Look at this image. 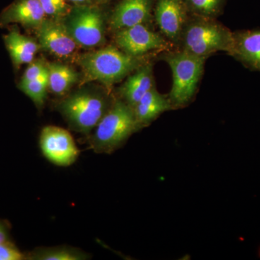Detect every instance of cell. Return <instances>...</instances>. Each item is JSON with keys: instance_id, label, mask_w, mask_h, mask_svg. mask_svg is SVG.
I'll return each instance as SVG.
<instances>
[{"instance_id": "1", "label": "cell", "mask_w": 260, "mask_h": 260, "mask_svg": "<svg viewBox=\"0 0 260 260\" xmlns=\"http://www.w3.org/2000/svg\"><path fill=\"white\" fill-rule=\"evenodd\" d=\"M76 59L83 71L84 82L98 81L107 88L141 65L140 57L129 55L113 46L80 54Z\"/></svg>"}, {"instance_id": "23", "label": "cell", "mask_w": 260, "mask_h": 260, "mask_svg": "<svg viewBox=\"0 0 260 260\" xmlns=\"http://www.w3.org/2000/svg\"><path fill=\"white\" fill-rule=\"evenodd\" d=\"M26 254L18 249L14 243L8 240L0 244V260H25Z\"/></svg>"}, {"instance_id": "24", "label": "cell", "mask_w": 260, "mask_h": 260, "mask_svg": "<svg viewBox=\"0 0 260 260\" xmlns=\"http://www.w3.org/2000/svg\"><path fill=\"white\" fill-rule=\"evenodd\" d=\"M10 240V227L4 220H0V244Z\"/></svg>"}, {"instance_id": "3", "label": "cell", "mask_w": 260, "mask_h": 260, "mask_svg": "<svg viewBox=\"0 0 260 260\" xmlns=\"http://www.w3.org/2000/svg\"><path fill=\"white\" fill-rule=\"evenodd\" d=\"M89 139V148L97 153L111 154L120 148L135 132L140 130L133 108L121 99L113 103Z\"/></svg>"}, {"instance_id": "17", "label": "cell", "mask_w": 260, "mask_h": 260, "mask_svg": "<svg viewBox=\"0 0 260 260\" xmlns=\"http://www.w3.org/2000/svg\"><path fill=\"white\" fill-rule=\"evenodd\" d=\"M49 90L58 96H63L78 83L79 75L71 67L62 63H47Z\"/></svg>"}, {"instance_id": "6", "label": "cell", "mask_w": 260, "mask_h": 260, "mask_svg": "<svg viewBox=\"0 0 260 260\" xmlns=\"http://www.w3.org/2000/svg\"><path fill=\"white\" fill-rule=\"evenodd\" d=\"M61 21L80 47L93 49L105 43V17L98 5H73Z\"/></svg>"}, {"instance_id": "5", "label": "cell", "mask_w": 260, "mask_h": 260, "mask_svg": "<svg viewBox=\"0 0 260 260\" xmlns=\"http://www.w3.org/2000/svg\"><path fill=\"white\" fill-rule=\"evenodd\" d=\"M181 39L183 50L201 57L207 58L218 51H225L232 55L234 49V32L210 20H200L189 24Z\"/></svg>"}, {"instance_id": "8", "label": "cell", "mask_w": 260, "mask_h": 260, "mask_svg": "<svg viewBox=\"0 0 260 260\" xmlns=\"http://www.w3.org/2000/svg\"><path fill=\"white\" fill-rule=\"evenodd\" d=\"M114 39L121 50L137 57L167 47L165 39L149 29L145 23L116 30Z\"/></svg>"}, {"instance_id": "19", "label": "cell", "mask_w": 260, "mask_h": 260, "mask_svg": "<svg viewBox=\"0 0 260 260\" xmlns=\"http://www.w3.org/2000/svg\"><path fill=\"white\" fill-rule=\"evenodd\" d=\"M18 88L30 98L32 102L39 109L43 107L46 99L47 90H49L48 72L41 78L28 82H18Z\"/></svg>"}, {"instance_id": "15", "label": "cell", "mask_w": 260, "mask_h": 260, "mask_svg": "<svg viewBox=\"0 0 260 260\" xmlns=\"http://www.w3.org/2000/svg\"><path fill=\"white\" fill-rule=\"evenodd\" d=\"M232 55L249 69L260 72V30L234 32Z\"/></svg>"}, {"instance_id": "2", "label": "cell", "mask_w": 260, "mask_h": 260, "mask_svg": "<svg viewBox=\"0 0 260 260\" xmlns=\"http://www.w3.org/2000/svg\"><path fill=\"white\" fill-rule=\"evenodd\" d=\"M114 102L109 94L102 90L83 88L63 99L57 109L72 129L89 135Z\"/></svg>"}, {"instance_id": "13", "label": "cell", "mask_w": 260, "mask_h": 260, "mask_svg": "<svg viewBox=\"0 0 260 260\" xmlns=\"http://www.w3.org/2000/svg\"><path fill=\"white\" fill-rule=\"evenodd\" d=\"M3 40L15 70L31 63L41 49L39 42L22 34L16 25L12 26L9 32L3 36Z\"/></svg>"}, {"instance_id": "7", "label": "cell", "mask_w": 260, "mask_h": 260, "mask_svg": "<svg viewBox=\"0 0 260 260\" xmlns=\"http://www.w3.org/2000/svg\"><path fill=\"white\" fill-rule=\"evenodd\" d=\"M40 147L44 156L59 167L71 166L80 155L72 135L59 126H47L43 128Z\"/></svg>"}, {"instance_id": "20", "label": "cell", "mask_w": 260, "mask_h": 260, "mask_svg": "<svg viewBox=\"0 0 260 260\" xmlns=\"http://www.w3.org/2000/svg\"><path fill=\"white\" fill-rule=\"evenodd\" d=\"M42 4L43 10L47 18L61 20L64 18L70 10L73 5L70 4L68 0H39Z\"/></svg>"}, {"instance_id": "10", "label": "cell", "mask_w": 260, "mask_h": 260, "mask_svg": "<svg viewBox=\"0 0 260 260\" xmlns=\"http://www.w3.org/2000/svg\"><path fill=\"white\" fill-rule=\"evenodd\" d=\"M46 18L39 0H14L0 13V27L20 24L25 28L37 30Z\"/></svg>"}, {"instance_id": "16", "label": "cell", "mask_w": 260, "mask_h": 260, "mask_svg": "<svg viewBox=\"0 0 260 260\" xmlns=\"http://www.w3.org/2000/svg\"><path fill=\"white\" fill-rule=\"evenodd\" d=\"M154 87L151 64L140 65L119 89L121 100L132 108L136 105L147 92Z\"/></svg>"}, {"instance_id": "9", "label": "cell", "mask_w": 260, "mask_h": 260, "mask_svg": "<svg viewBox=\"0 0 260 260\" xmlns=\"http://www.w3.org/2000/svg\"><path fill=\"white\" fill-rule=\"evenodd\" d=\"M41 49L60 59L76 55L80 47L65 28L61 20L46 18L37 29Z\"/></svg>"}, {"instance_id": "12", "label": "cell", "mask_w": 260, "mask_h": 260, "mask_svg": "<svg viewBox=\"0 0 260 260\" xmlns=\"http://www.w3.org/2000/svg\"><path fill=\"white\" fill-rule=\"evenodd\" d=\"M153 0H122L113 11L109 20L112 30L129 28L148 21Z\"/></svg>"}, {"instance_id": "25", "label": "cell", "mask_w": 260, "mask_h": 260, "mask_svg": "<svg viewBox=\"0 0 260 260\" xmlns=\"http://www.w3.org/2000/svg\"><path fill=\"white\" fill-rule=\"evenodd\" d=\"M73 5H97L96 0H68Z\"/></svg>"}, {"instance_id": "21", "label": "cell", "mask_w": 260, "mask_h": 260, "mask_svg": "<svg viewBox=\"0 0 260 260\" xmlns=\"http://www.w3.org/2000/svg\"><path fill=\"white\" fill-rule=\"evenodd\" d=\"M223 0H187L193 11L205 18L216 14Z\"/></svg>"}, {"instance_id": "14", "label": "cell", "mask_w": 260, "mask_h": 260, "mask_svg": "<svg viewBox=\"0 0 260 260\" xmlns=\"http://www.w3.org/2000/svg\"><path fill=\"white\" fill-rule=\"evenodd\" d=\"M174 109L169 98L161 95L153 87L133 107L139 129L151 124L162 113Z\"/></svg>"}, {"instance_id": "11", "label": "cell", "mask_w": 260, "mask_h": 260, "mask_svg": "<svg viewBox=\"0 0 260 260\" xmlns=\"http://www.w3.org/2000/svg\"><path fill=\"white\" fill-rule=\"evenodd\" d=\"M155 21L162 34L177 42L185 28L186 12L183 0H158L155 11Z\"/></svg>"}, {"instance_id": "26", "label": "cell", "mask_w": 260, "mask_h": 260, "mask_svg": "<svg viewBox=\"0 0 260 260\" xmlns=\"http://www.w3.org/2000/svg\"><path fill=\"white\" fill-rule=\"evenodd\" d=\"M109 0H96L97 5L102 4V3H107Z\"/></svg>"}, {"instance_id": "4", "label": "cell", "mask_w": 260, "mask_h": 260, "mask_svg": "<svg viewBox=\"0 0 260 260\" xmlns=\"http://www.w3.org/2000/svg\"><path fill=\"white\" fill-rule=\"evenodd\" d=\"M205 59L184 50L164 58L172 70V87L169 99L174 108L184 107L194 97L204 70Z\"/></svg>"}, {"instance_id": "22", "label": "cell", "mask_w": 260, "mask_h": 260, "mask_svg": "<svg viewBox=\"0 0 260 260\" xmlns=\"http://www.w3.org/2000/svg\"><path fill=\"white\" fill-rule=\"evenodd\" d=\"M47 63L44 59H37V60L34 59L27 67L19 82L23 83V82L31 81V80L41 78L43 75L47 73Z\"/></svg>"}, {"instance_id": "18", "label": "cell", "mask_w": 260, "mask_h": 260, "mask_svg": "<svg viewBox=\"0 0 260 260\" xmlns=\"http://www.w3.org/2000/svg\"><path fill=\"white\" fill-rule=\"evenodd\" d=\"M25 254L28 260H85L89 257L84 251L69 246L38 248Z\"/></svg>"}]
</instances>
